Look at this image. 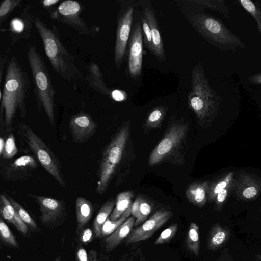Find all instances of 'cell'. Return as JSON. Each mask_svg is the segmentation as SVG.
Returning <instances> with one entry per match:
<instances>
[{"mask_svg":"<svg viewBox=\"0 0 261 261\" xmlns=\"http://www.w3.org/2000/svg\"><path fill=\"white\" fill-rule=\"evenodd\" d=\"M87 82L94 90L105 96H111L112 91L103 79V74L99 66L91 62L87 67Z\"/></svg>","mask_w":261,"mask_h":261,"instance_id":"d6986e66","label":"cell"},{"mask_svg":"<svg viewBox=\"0 0 261 261\" xmlns=\"http://www.w3.org/2000/svg\"><path fill=\"white\" fill-rule=\"evenodd\" d=\"M135 158L129 122L124 123L111 138L101 154L97 171L96 193L102 195L115 178V186L127 177Z\"/></svg>","mask_w":261,"mask_h":261,"instance_id":"6da1fadb","label":"cell"},{"mask_svg":"<svg viewBox=\"0 0 261 261\" xmlns=\"http://www.w3.org/2000/svg\"><path fill=\"white\" fill-rule=\"evenodd\" d=\"M189 130L188 123L172 117L164 135L149 156L148 166L152 167L164 162L183 165L186 161Z\"/></svg>","mask_w":261,"mask_h":261,"instance_id":"5b68a950","label":"cell"},{"mask_svg":"<svg viewBox=\"0 0 261 261\" xmlns=\"http://www.w3.org/2000/svg\"><path fill=\"white\" fill-rule=\"evenodd\" d=\"M134 195L133 191H126L117 196L115 207L109 217L110 220H116L125 213L128 215L131 214Z\"/></svg>","mask_w":261,"mask_h":261,"instance_id":"603a6c76","label":"cell"},{"mask_svg":"<svg viewBox=\"0 0 261 261\" xmlns=\"http://www.w3.org/2000/svg\"><path fill=\"white\" fill-rule=\"evenodd\" d=\"M199 230V226L195 223H191L187 238V244L188 249L196 256L199 255L200 249Z\"/></svg>","mask_w":261,"mask_h":261,"instance_id":"f1b7e54d","label":"cell"},{"mask_svg":"<svg viewBox=\"0 0 261 261\" xmlns=\"http://www.w3.org/2000/svg\"><path fill=\"white\" fill-rule=\"evenodd\" d=\"M33 23L42 40L45 54L53 70L64 80H84L73 55L67 51L55 25L48 27L38 16H33Z\"/></svg>","mask_w":261,"mask_h":261,"instance_id":"3957f363","label":"cell"},{"mask_svg":"<svg viewBox=\"0 0 261 261\" xmlns=\"http://www.w3.org/2000/svg\"><path fill=\"white\" fill-rule=\"evenodd\" d=\"M135 220L136 218L134 216L128 218L113 233L105 239V249L107 251H112L129 234Z\"/></svg>","mask_w":261,"mask_h":261,"instance_id":"44dd1931","label":"cell"},{"mask_svg":"<svg viewBox=\"0 0 261 261\" xmlns=\"http://www.w3.org/2000/svg\"><path fill=\"white\" fill-rule=\"evenodd\" d=\"M30 86L27 71L17 58L12 56L7 64L4 86L0 92L1 119L6 129L11 126L18 111L22 118H25Z\"/></svg>","mask_w":261,"mask_h":261,"instance_id":"7a4b0ae2","label":"cell"},{"mask_svg":"<svg viewBox=\"0 0 261 261\" xmlns=\"http://www.w3.org/2000/svg\"><path fill=\"white\" fill-rule=\"evenodd\" d=\"M18 134L41 165L61 186L65 187V180L60 162L42 139L29 126L23 123L18 125Z\"/></svg>","mask_w":261,"mask_h":261,"instance_id":"ba28073f","label":"cell"},{"mask_svg":"<svg viewBox=\"0 0 261 261\" xmlns=\"http://www.w3.org/2000/svg\"><path fill=\"white\" fill-rule=\"evenodd\" d=\"M167 111V108L165 106H159L154 108L148 114L144 123L145 132L160 128Z\"/></svg>","mask_w":261,"mask_h":261,"instance_id":"484cf974","label":"cell"},{"mask_svg":"<svg viewBox=\"0 0 261 261\" xmlns=\"http://www.w3.org/2000/svg\"><path fill=\"white\" fill-rule=\"evenodd\" d=\"M59 2V0H44L42 1V5L46 9H47Z\"/></svg>","mask_w":261,"mask_h":261,"instance_id":"bcb514c9","label":"cell"},{"mask_svg":"<svg viewBox=\"0 0 261 261\" xmlns=\"http://www.w3.org/2000/svg\"><path fill=\"white\" fill-rule=\"evenodd\" d=\"M10 48L7 50L6 54H2L0 57V84L2 82V79L3 75L4 68L8 61L9 54L10 52Z\"/></svg>","mask_w":261,"mask_h":261,"instance_id":"b9f144b4","label":"cell"},{"mask_svg":"<svg viewBox=\"0 0 261 261\" xmlns=\"http://www.w3.org/2000/svg\"><path fill=\"white\" fill-rule=\"evenodd\" d=\"M194 2L218 12L226 18L229 17V8L224 0H194Z\"/></svg>","mask_w":261,"mask_h":261,"instance_id":"4dcf8cb0","label":"cell"},{"mask_svg":"<svg viewBox=\"0 0 261 261\" xmlns=\"http://www.w3.org/2000/svg\"><path fill=\"white\" fill-rule=\"evenodd\" d=\"M20 0H4L0 5V24L4 23L12 11L21 4Z\"/></svg>","mask_w":261,"mask_h":261,"instance_id":"836d02e7","label":"cell"},{"mask_svg":"<svg viewBox=\"0 0 261 261\" xmlns=\"http://www.w3.org/2000/svg\"><path fill=\"white\" fill-rule=\"evenodd\" d=\"M55 261H61L60 257L58 256L56 258V259L55 260Z\"/></svg>","mask_w":261,"mask_h":261,"instance_id":"681fc988","label":"cell"},{"mask_svg":"<svg viewBox=\"0 0 261 261\" xmlns=\"http://www.w3.org/2000/svg\"><path fill=\"white\" fill-rule=\"evenodd\" d=\"M5 141L4 140L3 138L1 137L0 139V154H1L3 151L5 146Z\"/></svg>","mask_w":261,"mask_h":261,"instance_id":"7dc6e473","label":"cell"},{"mask_svg":"<svg viewBox=\"0 0 261 261\" xmlns=\"http://www.w3.org/2000/svg\"><path fill=\"white\" fill-rule=\"evenodd\" d=\"M0 238L4 244L13 247H18L17 241L7 225L0 219Z\"/></svg>","mask_w":261,"mask_h":261,"instance_id":"d6a6232c","label":"cell"},{"mask_svg":"<svg viewBox=\"0 0 261 261\" xmlns=\"http://www.w3.org/2000/svg\"><path fill=\"white\" fill-rule=\"evenodd\" d=\"M38 165L33 156L22 155L4 166L2 175L5 181L13 182L27 180L32 176Z\"/></svg>","mask_w":261,"mask_h":261,"instance_id":"7c38bea8","label":"cell"},{"mask_svg":"<svg viewBox=\"0 0 261 261\" xmlns=\"http://www.w3.org/2000/svg\"><path fill=\"white\" fill-rule=\"evenodd\" d=\"M75 211L77 221L76 232L79 234L90 220L93 212V206L88 199L79 197L76 199Z\"/></svg>","mask_w":261,"mask_h":261,"instance_id":"7402d4cb","label":"cell"},{"mask_svg":"<svg viewBox=\"0 0 261 261\" xmlns=\"http://www.w3.org/2000/svg\"><path fill=\"white\" fill-rule=\"evenodd\" d=\"M134 7L132 5L121 7L117 22L116 40L114 49V61L116 68L119 69L123 63L133 20Z\"/></svg>","mask_w":261,"mask_h":261,"instance_id":"30bf717a","label":"cell"},{"mask_svg":"<svg viewBox=\"0 0 261 261\" xmlns=\"http://www.w3.org/2000/svg\"><path fill=\"white\" fill-rule=\"evenodd\" d=\"M115 200L107 201L99 210L93 222V230L96 237H101L103 225L111 214L115 205Z\"/></svg>","mask_w":261,"mask_h":261,"instance_id":"4316f807","label":"cell"},{"mask_svg":"<svg viewBox=\"0 0 261 261\" xmlns=\"http://www.w3.org/2000/svg\"><path fill=\"white\" fill-rule=\"evenodd\" d=\"M17 152L14 136L13 133H10L5 141L3 151L0 155L4 159H9L14 157Z\"/></svg>","mask_w":261,"mask_h":261,"instance_id":"d590c367","label":"cell"},{"mask_svg":"<svg viewBox=\"0 0 261 261\" xmlns=\"http://www.w3.org/2000/svg\"><path fill=\"white\" fill-rule=\"evenodd\" d=\"M126 94L121 90H115L112 91L111 97L116 101H120L125 99Z\"/></svg>","mask_w":261,"mask_h":261,"instance_id":"ee69618b","label":"cell"},{"mask_svg":"<svg viewBox=\"0 0 261 261\" xmlns=\"http://www.w3.org/2000/svg\"><path fill=\"white\" fill-rule=\"evenodd\" d=\"M98 124L89 114L81 111L72 115L69 121V128L72 141L76 144L84 143L95 133Z\"/></svg>","mask_w":261,"mask_h":261,"instance_id":"9a60e30c","label":"cell"},{"mask_svg":"<svg viewBox=\"0 0 261 261\" xmlns=\"http://www.w3.org/2000/svg\"><path fill=\"white\" fill-rule=\"evenodd\" d=\"M178 225L175 223L163 231L156 239L154 244L159 245L169 242L175 234Z\"/></svg>","mask_w":261,"mask_h":261,"instance_id":"74e56055","label":"cell"},{"mask_svg":"<svg viewBox=\"0 0 261 261\" xmlns=\"http://www.w3.org/2000/svg\"><path fill=\"white\" fill-rule=\"evenodd\" d=\"M128 216L124 214L116 220H111L109 217L103 225L101 229V237L109 236L113 233L127 219Z\"/></svg>","mask_w":261,"mask_h":261,"instance_id":"e575fe53","label":"cell"},{"mask_svg":"<svg viewBox=\"0 0 261 261\" xmlns=\"http://www.w3.org/2000/svg\"><path fill=\"white\" fill-rule=\"evenodd\" d=\"M170 211L159 210L140 226L133 230L127 237L126 242L133 243L150 238L172 216Z\"/></svg>","mask_w":261,"mask_h":261,"instance_id":"5bb4252c","label":"cell"},{"mask_svg":"<svg viewBox=\"0 0 261 261\" xmlns=\"http://www.w3.org/2000/svg\"><path fill=\"white\" fill-rule=\"evenodd\" d=\"M0 215L2 218L12 224L22 234L28 233V226L19 217L7 197L4 194L0 196Z\"/></svg>","mask_w":261,"mask_h":261,"instance_id":"ac0fdd59","label":"cell"},{"mask_svg":"<svg viewBox=\"0 0 261 261\" xmlns=\"http://www.w3.org/2000/svg\"><path fill=\"white\" fill-rule=\"evenodd\" d=\"M257 258L261 261V254H258L257 255Z\"/></svg>","mask_w":261,"mask_h":261,"instance_id":"c3c4849f","label":"cell"},{"mask_svg":"<svg viewBox=\"0 0 261 261\" xmlns=\"http://www.w3.org/2000/svg\"><path fill=\"white\" fill-rule=\"evenodd\" d=\"M209 183L207 181L191 183L185 191V196L189 202L199 207L204 205L207 199Z\"/></svg>","mask_w":261,"mask_h":261,"instance_id":"ffe728a7","label":"cell"},{"mask_svg":"<svg viewBox=\"0 0 261 261\" xmlns=\"http://www.w3.org/2000/svg\"><path fill=\"white\" fill-rule=\"evenodd\" d=\"M27 59L34 84V93L39 111L44 110L51 125L55 119V90L46 65L36 47L28 48Z\"/></svg>","mask_w":261,"mask_h":261,"instance_id":"8992f818","label":"cell"},{"mask_svg":"<svg viewBox=\"0 0 261 261\" xmlns=\"http://www.w3.org/2000/svg\"><path fill=\"white\" fill-rule=\"evenodd\" d=\"M142 4L143 15L147 20L150 29L153 43L152 54L161 62L166 61L164 45L158 27L155 12L150 2Z\"/></svg>","mask_w":261,"mask_h":261,"instance_id":"e0dca14e","label":"cell"},{"mask_svg":"<svg viewBox=\"0 0 261 261\" xmlns=\"http://www.w3.org/2000/svg\"><path fill=\"white\" fill-rule=\"evenodd\" d=\"M11 204L17 212L19 217L32 231L38 232L39 227L28 212L17 202L10 196L7 197Z\"/></svg>","mask_w":261,"mask_h":261,"instance_id":"f546056e","label":"cell"},{"mask_svg":"<svg viewBox=\"0 0 261 261\" xmlns=\"http://www.w3.org/2000/svg\"><path fill=\"white\" fill-rule=\"evenodd\" d=\"M227 195V190L226 188L222 190L217 195L216 204L218 207H220L222 203L225 200Z\"/></svg>","mask_w":261,"mask_h":261,"instance_id":"7bdbcfd3","label":"cell"},{"mask_svg":"<svg viewBox=\"0 0 261 261\" xmlns=\"http://www.w3.org/2000/svg\"><path fill=\"white\" fill-rule=\"evenodd\" d=\"M221 101L218 94L210 85L202 64L199 63L192 69L188 105L201 127L205 128L211 125L218 114Z\"/></svg>","mask_w":261,"mask_h":261,"instance_id":"277c9868","label":"cell"},{"mask_svg":"<svg viewBox=\"0 0 261 261\" xmlns=\"http://www.w3.org/2000/svg\"><path fill=\"white\" fill-rule=\"evenodd\" d=\"M248 80L251 83L261 85V73L256 74L250 76Z\"/></svg>","mask_w":261,"mask_h":261,"instance_id":"f6af8a7d","label":"cell"},{"mask_svg":"<svg viewBox=\"0 0 261 261\" xmlns=\"http://www.w3.org/2000/svg\"><path fill=\"white\" fill-rule=\"evenodd\" d=\"M29 196L38 203L41 212L40 219L45 226L54 228L64 220L66 210L62 200L33 194Z\"/></svg>","mask_w":261,"mask_h":261,"instance_id":"8fae6325","label":"cell"},{"mask_svg":"<svg viewBox=\"0 0 261 261\" xmlns=\"http://www.w3.org/2000/svg\"><path fill=\"white\" fill-rule=\"evenodd\" d=\"M189 21L196 31L207 42L225 53L235 51L246 46L241 39L221 21L205 13L191 15Z\"/></svg>","mask_w":261,"mask_h":261,"instance_id":"52a82bcc","label":"cell"},{"mask_svg":"<svg viewBox=\"0 0 261 261\" xmlns=\"http://www.w3.org/2000/svg\"><path fill=\"white\" fill-rule=\"evenodd\" d=\"M128 72L133 79L141 74L143 62V32L142 25L136 23L129 39Z\"/></svg>","mask_w":261,"mask_h":261,"instance_id":"4fadbf2b","label":"cell"},{"mask_svg":"<svg viewBox=\"0 0 261 261\" xmlns=\"http://www.w3.org/2000/svg\"><path fill=\"white\" fill-rule=\"evenodd\" d=\"M230 231L227 227L220 224H215L208 238V247L211 250H216L222 246L230 237Z\"/></svg>","mask_w":261,"mask_h":261,"instance_id":"d4e9b609","label":"cell"},{"mask_svg":"<svg viewBox=\"0 0 261 261\" xmlns=\"http://www.w3.org/2000/svg\"><path fill=\"white\" fill-rule=\"evenodd\" d=\"M242 191L241 194L242 196L246 199H251L254 198L257 194L259 191L258 185L254 182H247L246 184L244 182L242 184Z\"/></svg>","mask_w":261,"mask_h":261,"instance_id":"ab89813d","label":"cell"},{"mask_svg":"<svg viewBox=\"0 0 261 261\" xmlns=\"http://www.w3.org/2000/svg\"><path fill=\"white\" fill-rule=\"evenodd\" d=\"M141 20L142 32L144 34L145 45L148 49L152 53L153 51V43L150 27L143 15L141 17Z\"/></svg>","mask_w":261,"mask_h":261,"instance_id":"f35d334b","label":"cell"},{"mask_svg":"<svg viewBox=\"0 0 261 261\" xmlns=\"http://www.w3.org/2000/svg\"><path fill=\"white\" fill-rule=\"evenodd\" d=\"M83 8L79 2L67 0L62 2L57 9L48 10L53 19L67 25L75 30L80 34L94 37L99 29L96 26H89L81 17Z\"/></svg>","mask_w":261,"mask_h":261,"instance_id":"9c48e42d","label":"cell"},{"mask_svg":"<svg viewBox=\"0 0 261 261\" xmlns=\"http://www.w3.org/2000/svg\"><path fill=\"white\" fill-rule=\"evenodd\" d=\"M233 173L230 172L224 178L217 182L212 184L209 183L207 189V199L209 201H212L218 193L222 190L226 188L229 184L233 177Z\"/></svg>","mask_w":261,"mask_h":261,"instance_id":"1f68e13d","label":"cell"},{"mask_svg":"<svg viewBox=\"0 0 261 261\" xmlns=\"http://www.w3.org/2000/svg\"><path fill=\"white\" fill-rule=\"evenodd\" d=\"M152 210L149 201L142 196H139L133 203L131 214L136 218L134 225H139L145 221Z\"/></svg>","mask_w":261,"mask_h":261,"instance_id":"cb8c5ba5","label":"cell"},{"mask_svg":"<svg viewBox=\"0 0 261 261\" xmlns=\"http://www.w3.org/2000/svg\"><path fill=\"white\" fill-rule=\"evenodd\" d=\"M240 5L255 20L258 30L261 35V6L258 1L238 0Z\"/></svg>","mask_w":261,"mask_h":261,"instance_id":"83f0119b","label":"cell"},{"mask_svg":"<svg viewBox=\"0 0 261 261\" xmlns=\"http://www.w3.org/2000/svg\"><path fill=\"white\" fill-rule=\"evenodd\" d=\"M29 6H27L20 14L12 19L8 29H1V31H9V36L12 44L21 39H28L32 36L33 16L29 11Z\"/></svg>","mask_w":261,"mask_h":261,"instance_id":"2e32d148","label":"cell"},{"mask_svg":"<svg viewBox=\"0 0 261 261\" xmlns=\"http://www.w3.org/2000/svg\"><path fill=\"white\" fill-rule=\"evenodd\" d=\"M97 254L95 250L87 252L81 245L79 244L75 250L76 261H97Z\"/></svg>","mask_w":261,"mask_h":261,"instance_id":"8d00e7d4","label":"cell"},{"mask_svg":"<svg viewBox=\"0 0 261 261\" xmlns=\"http://www.w3.org/2000/svg\"><path fill=\"white\" fill-rule=\"evenodd\" d=\"M79 234V240L83 244H88L93 238V232L89 228H84Z\"/></svg>","mask_w":261,"mask_h":261,"instance_id":"60d3db41","label":"cell"}]
</instances>
